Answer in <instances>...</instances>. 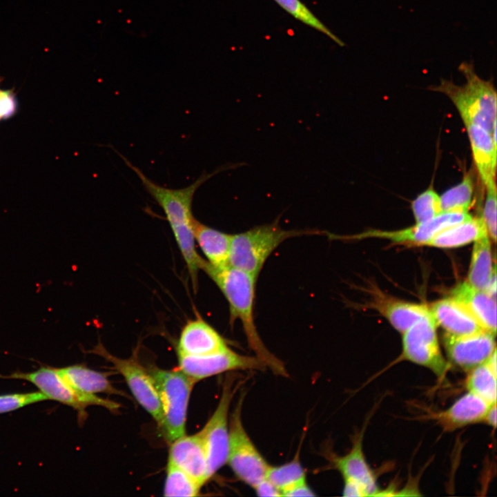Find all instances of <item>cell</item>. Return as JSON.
Instances as JSON below:
<instances>
[{
	"instance_id": "83f0119b",
	"label": "cell",
	"mask_w": 497,
	"mask_h": 497,
	"mask_svg": "<svg viewBox=\"0 0 497 497\" xmlns=\"http://www.w3.org/2000/svg\"><path fill=\"white\" fill-rule=\"evenodd\" d=\"M164 487L165 496H197L202 487L186 472L168 461Z\"/></svg>"
},
{
	"instance_id": "e575fe53",
	"label": "cell",
	"mask_w": 497,
	"mask_h": 497,
	"mask_svg": "<svg viewBox=\"0 0 497 497\" xmlns=\"http://www.w3.org/2000/svg\"><path fill=\"white\" fill-rule=\"evenodd\" d=\"M315 494L308 485L306 479L300 480L282 491V496H314Z\"/></svg>"
},
{
	"instance_id": "d6986e66",
	"label": "cell",
	"mask_w": 497,
	"mask_h": 497,
	"mask_svg": "<svg viewBox=\"0 0 497 497\" xmlns=\"http://www.w3.org/2000/svg\"><path fill=\"white\" fill-rule=\"evenodd\" d=\"M451 298L462 303L475 316L483 327L496 335V301L485 291L475 288L467 281L452 290Z\"/></svg>"
},
{
	"instance_id": "f546056e",
	"label": "cell",
	"mask_w": 497,
	"mask_h": 497,
	"mask_svg": "<svg viewBox=\"0 0 497 497\" xmlns=\"http://www.w3.org/2000/svg\"><path fill=\"white\" fill-rule=\"evenodd\" d=\"M266 478L282 491L295 483L306 479L305 471L300 463L299 452L294 458L279 466L269 465Z\"/></svg>"
},
{
	"instance_id": "44dd1931",
	"label": "cell",
	"mask_w": 497,
	"mask_h": 497,
	"mask_svg": "<svg viewBox=\"0 0 497 497\" xmlns=\"http://www.w3.org/2000/svg\"><path fill=\"white\" fill-rule=\"evenodd\" d=\"M193 231L195 243L198 244L210 265L216 268L229 265L231 234L206 226L196 219Z\"/></svg>"
},
{
	"instance_id": "484cf974",
	"label": "cell",
	"mask_w": 497,
	"mask_h": 497,
	"mask_svg": "<svg viewBox=\"0 0 497 497\" xmlns=\"http://www.w3.org/2000/svg\"><path fill=\"white\" fill-rule=\"evenodd\" d=\"M496 371L486 361L467 372L465 387L489 404L496 403Z\"/></svg>"
},
{
	"instance_id": "5bb4252c",
	"label": "cell",
	"mask_w": 497,
	"mask_h": 497,
	"mask_svg": "<svg viewBox=\"0 0 497 497\" xmlns=\"http://www.w3.org/2000/svg\"><path fill=\"white\" fill-rule=\"evenodd\" d=\"M176 348L177 355L200 356L220 353L229 347L226 340L197 315L183 327Z\"/></svg>"
},
{
	"instance_id": "9c48e42d",
	"label": "cell",
	"mask_w": 497,
	"mask_h": 497,
	"mask_svg": "<svg viewBox=\"0 0 497 497\" xmlns=\"http://www.w3.org/2000/svg\"><path fill=\"white\" fill-rule=\"evenodd\" d=\"M90 352L102 357L112 364L113 368L124 378L138 403L161 427L162 410L155 384L148 369L139 363L137 358L135 355L128 358L115 356L108 351L101 342Z\"/></svg>"
},
{
	"instance_id": "cb8c5ba5",
	"label": "cell",
	"mask_w": 497,
	"mask_h": 497,
	"mask_svg": "<svg viewBox=\"0 0 497 497\" xmlns=\"http://www.w3.org/2000/svg\"><path fill=\"white\" fill-rule=\"evenodd\" d=\"M378 310L402 334L420 320L431 315L429 306L398 300H384L378 304Z\"/></svg>"
},
{
	"instance_id": "8992f818",
	"label": "cell",
	"mask_w": 497,
	"mask_h": 497,
	"mask_svg": "<svg viewBox=\"0 0 497 497\" xmlns=\"http://www.w3.org/2000/svg\"><path fill=\"white\" fill-rule=\"evenodd\" d=\"M242 396L228 422L226 463L239 480L253 488L266 478L269 464L246 433L242 420Z\"/></svg>"
},
{
	"instance_id": "4316f807",
	"label": "cell",
	"mask_w": 497,
	"mask_h": 497,
	"mask_svg": "<svg viewBox=\"0 0 497 497\" xmlns=\"http://www.w3.org/2000/svg\"><path fill=\"white\" fill-rule=\"evenodd\" d=\"M474 189V179L469 172L465 175L459 184L440 196L442 212H468L472 202Z\"/></svg>"
},
{
	"instance_id": "3957f363",
	"label": "cell",
	"mask_w": 497,
	"mask_h": 497,
	"mask_svg": "<svg viewBox=\"0 0 497 497\" xmlns=\"http://www.w3.org/2000/svg\"><path fill=\"white\" fill-rule=\"evenodd\" d=\"M466 83L456 85L443 78L427 89L447 95L456 107L464 124L478 125L491 135L496 128V91L491 79L485 80L475 71L473 62L462 61L458 68Z\"/></svg>"
},
{
	"instance_id": "30bf717a",
	"label": "cell",
	"mask_w": 497,
	"mask_h": 497,
	"mask_svg": "<svg viewBox=\"0 0 497 497\" xmlns=\"http://www.w3.org/2000/svg\"><path fill=\"white\" fill-rule=\"evenodd\" d=\"M236 386L233 380L227 378L215 410L199 433L208 459L209 474L212 477L226 463L228 443V412Z\"/></svg>"
},
{
	"instance_id": "74e56055",
	"label": "cell",
	"mask_w": 497,
	"mask_h": 497,
	"mask_svg": "<svg viewBox=\"0 0 497 497\" xmlns=\"http://www.w3.org/2000/svg\"><path fill=\"white\" fill-rule=\"evenodd\" d=\"M485 291L489 295L496 299V267L494 268L491 277H489L485 289Z\"/></svg>"
},
{
	"instance_id": "277c9868",
	"label": "cell",
	"mask_w": 497,
	"mask_h": 497,
	"mask_svg": "<svg viewBox=\"0 0 497 497\" xmlns=\"http://www.w3.org/2000/svg\"><path fill=\"white\" fill-rule=\"evenodd\" d=\"M325 233L316 230H285L277 221L254 226L232 235L228 264L257 278L266 260L286 240Z\"/></svg>"
},
{
	"instance_id": "ac0fdd59",
	"label": "cell",
	"mask_w": 497,
	"mask_h": 497,
	"mask_svg": "<svg viewBox=\"0 0 497 497\" xmlns=\"http://www.w3.org/2000/svg\"><path fill=\"white\" fill-rule=\"evenodd\" d=\"M362 438L354 440L351 450L342 456L333 458L335 467L341 473L344 480L358 483L365 491L367 496H376L378 487L374 472L369 465L362 449Z\"/></svg>"
},
{
	"instance_id": "8fae6325",
	"label": "cell",
	"mask_w": 497,
	"mask_h": 497,
	"mask_svg": "<svg viewBox=\"0 0 497 497\" xmlns=\"http://www.w3.org/2000/svg\"><path fill=\"white\" fill-rule=\"evenodd\" d=\"M471 217L469 212L442 213L435 218L413 226L397 231H382L371 229L351 235H337L329 233L332 239L355 240L365 238H380L392 243L407 244L413 246H423L442 230L458 224Z\"/></svg>"
},
{
	"instance_id": "603a6c76",
	"label": "cell",
	"mask_w": 497,
	"mask_h": 497,
	"mask_svg": "<svg viewBox=\"0 0 497 497\" xmlns=\"http://www.w3.org/2000/svg\"><path fill=\"white\" fill-rule=\"evenodd\" d=\"M57 369L72 387L84 393L126 396L113 386L105 373L89 369L83 364H74Z\"/></svg>"
},
{
	"instance_id": "d4e9b609",
	"label": "cell",
	"mask_w": 497,
	"mask_h": 497,
	"mask_svg": "<svg viewBox=\"0 0 497 497\" xmlns=\"http://www.w3.org/2000/svg\"><path fill=\"white\" fill-rule=\"evenodd\" d=\"M495 267V264H492L489 237L476 240L466 281L475 288L484 290Z\"/></svg>"
},
{
	"instance_id": "2e32d148",
	"label": "cell",
	"mask_w": 497,
	"mask_h": 497,
	"mask_svg": "<svg viewBox=\"0 0 497 497\" xmlns=\"http://www.w3.org/2000/svg\"><path fill=\"white\" fill-rule=\"evenodd\" d=\"M429 310L446 333L460 336L486 331L465 306L451 297L436 301Z\"/></svg>"
},
{
	"instance_id": "4fadbf2b",
	"label": "cell",
	"mask_w": 497,
	"mask_h": 497,
	"mask_svg": "<svg viewBox=\"0 0 497 497\" xmlns=\"http://www.w3.org/2000/svg\"><path fill=\"white\" fill-rule=\"evenodd\" d=\"M495 336L487 331L460 336L445 333L443 344L449 361L468 372L496 351Z\"/></svg>"
},
{
	"instance_id": "836d02e7",
	"label": "cell",
	"mask_w": 497,
	"mask_h": 497,
	"mask_svg": "<svg viewBox=\"0 0 497 497\" xmlns=\"http://www.w3.org/2000/svg\"><path fill=\"white\" fill-rule=\"evenodd\" d=\"M17 109L14 95L10 90H0V120L13 116Z\"/></svg>"
},
{
	"instance_id": "7402d4cb",
	"label": "cell",
	"mask_w": 497,
	"mask_h": 497,
	"mask_svg": "<svg viewBox=\"0 0 497 497\" xmlns=\"http://www.w3.org/2000/svg\"><path fill=\"white\" fill-rule=\"evenodd\" d=\"M489 236L483 218H469L447 228L427 241L423 246L441 248H457Z\"/></svg>"
},
{
	"instance_id": "e0dca14e",
	"label": "cell",
	"mask_w": 497,
	"mask_h": 497,
	"mask_svg": "<svg viewBox=\"0 0 497 497\" xmlns=\"http://www.w3.org/2000/svg\"><path fill=\"white\" fill-rule=\"evenodd\" d=\"M491 405L467 391L447 409L432 413L431 418L445 431H454L467 425L483 422Z\"/></svg>"
},
{
	"instance_id": "8d00e7d4",
	"label": "cell",
	"mask_w": 497,
	"mask_h": 497,
	"mask_svg": "<svg viewBox=\"0 0 497 497\" xmlns=\"http://www.w3.org/2000/svg\"><path fill=\"white\" fill-rule=\"evenodd\" d=\"M343 496L361 497L367 496L364 489L356 482L351 480H344Z\"/></svg>"
},
{
	"instance_id": "7a4b0ae2",
	"label": "cell",
	"mask_w": 497,
	"mask_h": 497,
	"mask_svg": "<svg viewBox=\"0 0 497 497\" xmlns=\"http://www.w3.org/2000/svg\"><path fill=\"white\" fill-rule=\"evenodd\" d=\"M202 270L215 282L229 306L230 322L240 321L248 343L256 356L276 373H285L282 363L263 343L254 318L255 283L257 278L230 265L216 268L205 260Z\"/></svg>"
},
{
	"instance_id": "d6a6232c",
	"label": "cell",
	"mask_w": 497,
	"mask_h": 497,
	"mask_svg": "<svg viewBox=\"0 0 497 497\" xmlns=\"http://www.w3.org/2000/svg\"><path fill=\"white\" fill-rule=\"evenodd\" d=\"M486 198L484 204L483 218L488 235L494 242L496 240V179L485 185Z\"/></svg>"
},
{
	"instance_id": "d590c367",
	"label": "cell",
	"mask_w": 497,
	"mask_h": 497,
	"mask_svg": "<svg viewBox=\"0 0 497 497\" xmlns=\"http://www.w3.org/2000/svg\"><path fill=\"white\" fill-rule=\"evenodd\" d=\"M253 489L259 496H282L279 489L266 478L259 482Z\"/></svg>"
},
{
	"instance_id": "1f68e13d",
	"label": "cell",
	"mask_w": 497,
	"mask_h": 497,
	"mask_svg": "<svg viewBox=\"0 0 497 497\" xmlns=\"http://www.w3.org/2000/svg\"><path fill=\"white\" fill-rule=\"evenodd\" d=\"M46 400V396L40 391L0 395V413L13 411Z\"/></svg>"
},
{
	"instance_id": "ffe728a7",
	"label": "cell",
	"mask_w": 497,
	"mask_h": 497,
	"mask_svg": "<svg viewBox=\"0 0 497 497\" xmlns=\"http://www.w3.org/2000/svg\"><path fill=\"white\" fill-rule=\"evenodd\" d=\"M465 126L476 170L481 182L485 186L490 181L496 179V142L483 128L473 124Z\"/></svg>"
},
{
	"instance_id": "9a60e30c",
	"label": "cell",
	"mask_w": 497,
	"mask_h": 497,
	"mask_svg": "<svg viewBox=\"0 0 497 497\" xmlns=\"http://www.w3.org/2000/svg\"><path fill=\"white\" fill-rule=\"evenodd\" d=\"M168 461L201 485L211 478L206 452L199 432L191 436L184 435L171 442Z\"/></svg>"
},
{
	"instance_id": "5b68a950",
	"label": "cell",
	"mask_w": 497,
	"mask_h": 497,
	"mask_svg": "<svg viewBox=\"0 0 497 497\" xmlns=\"http://www.w3.org/2000/svg\"><path fill=\"white\" fill-rule=\"evenodd\" d=\"M159 395L162 410V429L171 442L185 435L188 401L195 382L180 369H147Z\"/></svg>"
},
{
	"instance_id": "7c38bea8",
	"label": "cell",
	"mask_w": 497,
	"mask_h": 497,
	"mask_svg": "<svg viewBox=\"0 0 497 497\" xmlns=\"http://www.w3.org/2000/svg\"><path fill=\"white\" fill-rule=\"evenodd\" d=\"M178 369L195 382L234 370H261L266 364L257 356L240 354L228 349L206 355H177Z\"/></svg>"
},
{
	"instance_id": "52a82bcc",
	"label": "cell",
	"mask_w": 497,
	"mask_h": 497,
	"mask_svg": "<svg viewBox=\"0 0 497 497\" xmlns=\"http://www.w3.org/2000/svg\"><path fill=\"white\" fill-rule=\"evenodd\" d=\"M0 378L27 380L35 385L48 400L71 407L83 415L89 406H100L111 411L120 407L114 401L76 389L62 377L57 369L51 367L41 366L32 372L16 371L7 376L0 375Z\"/></svg>"
},
{
	"instance_id": "4dcf8cb0",
	"label": "cell",
	"mask_w": 497,
	"mask_h": 497,
	"mask_svg": "<svg viewBox=\"0 0 497 497\" xmlns=\"http://www.w3.org/2000/svg\"><path fill=\"white\" fill-rule=\"evenodd\" d=\"M411 210L416 224L429 221L442 213L440 196L429 187L412 202Z\"/></svg>"
},
{
	"instance_id": "f35d334b",
	"label": "cell",
	"mask_w": 497,
	"mask_h": 497,
	"mask_svg": "<svg viewBox=\"0 0 497 497\" xmlns=\"http://www.w3.org/2000/svg\"><path fill=\"white\" fill-rule=\"evenodd\" d=\"M487 425L496 428V403L490 406L484 419V422Z\"/></svg>"
},
{
	"instance_id": "f1b7e54d",
	"label": "cell",
	"mask_w": 497,
	"mask_h": 497,
	"mask_svg": "<svg viewBox=\"0 0 497 497\" xmlns=\"http://www.w3.org/2000/svg\"><path fill=\"white\" fill-rule=\"evenodd\" d=\"M282 8L303 23L321 32L338 46L345 43L335 35L300 0H273Z\"/></svg>"
},
{
	"instance_id": "6da1fadb",
	"label": "cell",
	"mask_w": 497,
	"mask_h": 497,
	"mask_svg": "<svg viewBox=\"0 0 497 497\" xmlns=\"http://www.w3.org/2000/svg\"><path fill=\"white\" fill-rule=\"evenodd\" d=\"M126 164L139 178L148 193L163 210L183 259L186 263L193 289L198 285V275L205 261L195 246L193 225L195 218L192 213L193 197L197 190L212 176L229 168H220L212 173H204L189 186L178 189L163 187L148 179L142 171L133 165L117 151Z\"/></svg>"
},
{
	"instance_id": "ba28073f",
	"label": "cell",
	"mask_w": 497,
	"mask_h": 497,
	"mask_svg": "<svg viewBox=\"0 0 497 497\" xmlns=\"http://www.w3.org/2000/svg\"><path fill=\"white\" fill-rule=\"evenodd\" d=\"M437 324L431 314L402 333V349L398 360H407L431 371L442 380L450 369V363L442 354L436 334Z\"/></svg>"
}]
</instances>
